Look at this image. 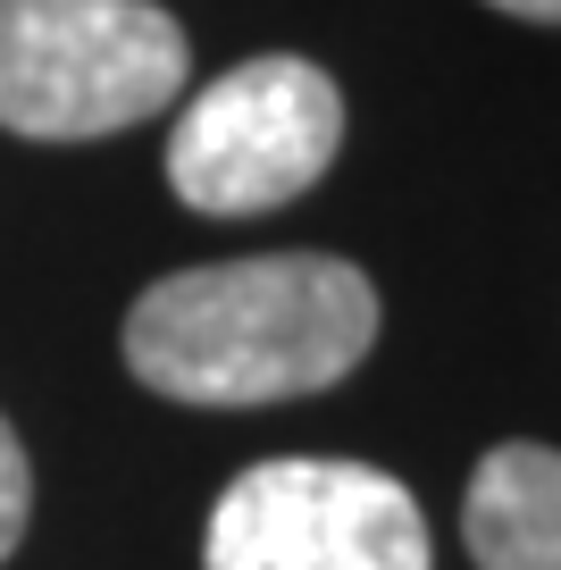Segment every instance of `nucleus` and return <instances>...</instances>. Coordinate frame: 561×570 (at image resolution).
<instances>
[{
    "label": "nucleus",
    "instance_id": "f257e3e1",
    "mask_svg": "<svg viewBox=\"0 0 561 570\" xmlns=\"http://www.w3.org/2000/svg\"><path fill=\"white\" fill-rule=\"evenodd\" d=\"M377 344V285L335 252L176 268L126 311V370L168 403H294L361 370Z\"/></svg>",
    "mask_w": 561,
    "mask_h": 570
},
{
    "label": "nucleus",
    "instance_id": "f03ea898",
    "mask_svg": "<svg viewBox=\"0 0 561 570\" xmlns=\"http://www.w3.org/2000/svg\"><path fill=\"white\" fill-rule=\"evenodd\" d=\"M185 26L151 0H0V126L26 142H92L185 92Z\"/></svg>",
    "mask_w": 561,
    "mask_h": 570
},
{
    "label": "nucleus",
    "instance_id": "7ed1b4c3",
    "mask_svg": "<svg viewBox=\"0 0 561 570\" xmlns=\"http://www.w3.org/2000/svg\"><path fill=\"white\" fill-rule=\"evenodd\" d=\"M344 151V92L327 68L268 51L185 101L168 135V185L201 218H260L311 194Z\"/></svg>",
    "mask_w": 561,
    "mask_h": 570
},
{
    "label": "nucleus",
    "instance_id": "20e7f679",
    "mask_svg": "<svg viewBox=\"0 0 561 570\" xmlns=\"http://www.w3.org/2000/svg\"><path fill=\"white\" fill-rule=\"evenodd\" d=\"M201 570H427V520L368 462H252L218 495Z\"/></svg>",
    "mask_w": 561,
    "mask_h": 570
},
{
    "label": "nucleus",
    "instance_id": "39448f33",
    "mask_svg": "<svg viewBox=\"0 0 561 570\" xmlns=\"http://www.w3.org/2000/svg\"><path fill=\"white\" fill-rule=\"evenodd\" d=\"M478 570H561V453L553 445H494L461 503Z\"/></svg>",
    "mask_w": 561,
    "mask_h": 570
},
{
    "label": "nucleus",
    "instance_id": "423d86ee",
    "mask_svg": "<svg viewBox=\"0 0 561 570\" xmlns=\"http://www.w3.org/2000/svg\"><path fill=\"white\" fill-rule=\"evenodd\" d=\"M26 512H35V470H26L18 428L0 420V562L18 553V537H26Z\"/></svg>",
    "mask_w": 561,
    "mask_h": 570
},
{
    "label": "nucleus",
    "instance_id": "0eeeda50",
    "mask_svg": "<svg viewBox=\"0 0 561 570\" xmlns=\"http://www.w3.org/2000/svg\"><path fill=\"white\" fill-rule=\"evenodd\" d=\"M503 18H528V26H561V0H486Z\"/></svg>",
    "mask_w": 561,
    "mask_h": 570
}]
</instances>
